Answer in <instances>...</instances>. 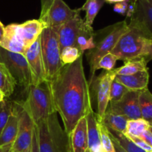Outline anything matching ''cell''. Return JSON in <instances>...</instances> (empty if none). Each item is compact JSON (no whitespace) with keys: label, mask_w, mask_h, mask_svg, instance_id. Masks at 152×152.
<instances>
[{"label":"cell","mask_w":152,"mask_h":152,"mask_svg":"<svg viewBox=\"0 0 152 152\" xmlns=\"http://www.w3.org/2000/svg\"><path fill=\"white\" fill-rule=\"evenodd\" d=\"M80 10L71 9L63 0H52L45 13L40 16L39 19L45 28H59L61 25L80 14Z\"/></svg>","instance_id":"cell-9"},{"label":"cell","mask_w":152,"mask_h":152,"mask_svg":"<svg viewBox=\"0 0 152 152\" xmlns=\"http://www.w3.org/2000/svg\"><path fill=\"white\" fill-rule=\"evenodd\" d=\"M85 24L84 19L77 15L58 28V40L60 51L66 47L77 48V39Z\"/></svg>","instance_id":"cell-13"},{"label":"cell","mask_w":152,"mask_h":152,"mask_svg":"<svg viewBox=\"0 0 152 152\" xmlns=\"http://www.w3.org/2000/svg\"><path fill=\"white\" fill-rule=\"evenodd\" d=\"M151 126H152V125H151Z\"/></svg>","instance_id":"cell-47"},{"label":"cell","mask_w":152,"mask_h":152,"mask_svg":"<svg viewBox=\"0 0 152 152\" xmlns=\"http://www.w3.org/2000/svg\"><path fill=\"white\" fill-rule=\"evenodd\" d=\"M4 99V94H3V93L1 91H0V102H1V101H3Z\"/></svg>","instance_id":"cell-43"},{"label":"cell","mask_w":152,"mask_h":152,"mask_svg":"<svg viewBox=\"0 0 152 152\" xmlns=\"http://www.w3.org/2000/svg\"><path fill=\"white\" fill-rule=\"evenodd\" d=\"M58 28L48 27L40 34V47L44 64L46 81L55 78L63 65L60 59Z\"/></svg>","instance_id":"cell-6"},{"label":"cell","mask_w":152,"mask_h":152,"mask_svg":"<svg viewBox=\"0 0 152 152\" xmlns=\"http://www.w3.org/2000/svg\"><path fill=\"white\" fill-rule=\"evenodd\" d=\"M147 62L142 58L126 61L120 68L114 69L116 75H132L140 71H146Z\"/></svg>","instance_id":"cell-24"},{"label":"cell","mask_w":152,"mask_h":152,"mask_svg":"<svg viewBox=\"0 0 152 152\" xmlns=\"http://www.w3.org/2000/svg\"><path fill=\"white\" fill-rule=\"evenodd\" d=\"M69 152H88V126L86 117L79 120L68 134Z\"/></svg>","instance_id":"cell-14"},{"label":"cell","mask_w":152,"mask_h":152,"mask_svg":"<svg viewBox=\"0 0 152 152\" xmlns=\"http://www.w3.org/2000/svg\"><path fill=\"white\" fill-rule=\"evenodd\" d=\"M140 137L152 148V133L149 129L145 131Z\"/></svg>","instance_id":"cell-38"},{"label":"cell","mask_w":152,"mask_h":152,"mask_svg":"<svg viewBox=\"0 0 152 152\" xmlns=\"http://www.w3.org/2000/svg\"><path fill=\"white\" fill-rule=\"evenodd\" d=\"M129 89L114 79L111 83L109 94V103H114L123 98V96L129 91Z\"/></svg>","instance_id":"cell-30"},{"label":"cell","mask_w":152,"mask_h":152,"mask_svg":"<svg viewBox=\"0 0 152 152\" xmlns=\"http://www.w3.org/2000/svg\"><path fill=\"white\" fill-rule=\"evenodd\" d=\"M108 133H109V132H108ZM109 136H110V138H111V141H112L113 145H114V149H115L116 152H127L124 149V148H123V147L121 146V145L119 143V142L117 140V139H116V138L114 137L111 134L109 133Z\"/></svg>","instance_id":"cell-39"},{"label":"cell","mask_w":152,"mask_h":152,"mask_svg":"<svg viewBox=\"0 0 152 152\" xmlns=\"http://www.w3.org/2000/svg\"><path fill=\"white\" fill-rule=\"evenodd\" d=\"M84 52L82 51L78 48L66 47L60 51V59L63 65H69L77 61L80 56H82Z\"/></svg>","instance_id":"cell-28"},{"label":"cell","mask_w":152,"mask_h":152,"mask_svg":"<svg viewBox=\"0 0 152 152\" xmlns=\"http://www.w3.org/2000/svg\"><path fill=\"white\" fill-rule=\"evenodd\" d=\"M151 1H152V0H151Z\"/></svg>","instance_id":"cell-46"},{"label":"cell","mask_w":152,"mask_h":152,"mask_svg":"<svg viewBox=\"0 0 152 152\" xmlns=\"http://www.w3.org/2000/svg\"><path fill=\"white\" fill-rule=\"evenodd\" d=\"M95 47V32L93 27H90L86 23L77 39V48L84 52L90 50Z\"/></svg>","instance_id":"cell-22"},{"label":"cell","mask_w":152,"mask_h":152,"mask_svg":"<svg viewBox=\"0 0 152 152\" xmlns=\"http://www.w3.org/2000/svg\"><path fill=\"white\" fill-rule=\"evenodd\" d=\"M129 120V119L124 116L105 112L99 123H102L108 131H113L126 134V126Z\"/></svg>","instance_id":"cell-21"},{"label":"cell","mask_w":152,"mask_h":152,"mask_svg":"<svg viewBox=\"0 0 152 152\" xmlns=\"http://www.w3.org/2000/svg\"><path fill=\"white\" fill-rule=\"evenodd\" d=\"M149 129V130L151 131V133H152V126H150L149 129Z\"/></svg>","instance_id":"cell-44"},{"label":"cell","mask_w":152,"mask_h":152,"mask_svg":"<svg viewBox=\"0 0 152 152\" xmlns=\"http://www.w3.org/2000/svg\"><path fill=\"white\" fill-rule=\"evenodd\" d=\"M19 127V115L16 102H13V108L10 116L0 134V146L13 144L16 138Z\"/></svg>","instance_id":"cell-19"},{"label":"cell","mask_w":152,"mask_h":152,"mask_svg":"<svg viewBox=\"0 0 152 152\" xmlns=\"http://www.w3.org/2000/svg\"><path fill=\"white\" fill-rule=\"evenodd\" d=\"M36 126L39 152H69L68 134L59 124L57 112L50 114Z\"/></svg>","instance_id":"cell-3"},{"label":"cell","mask_w":152,"mask_h":152,"mask_svg":"<svg viewBox=\"0 0 152 152\" xmlns=\"http://www.w3.org/2000/svg\"><path fill=\"white\" fill-rule=\"evenodd\" d=\"M16 82L5 65L0 62V91L4 97H9L13 94L16 86Z\"/></svg>","instance_id":"cell-23"},{"label":"cell","mask_w":152,"mask_h":152,"mask_svg":"<svg viewBox=\"0 0 152 152\" xmlns=\"http://www.w3.org/2000/svg\"><path fill=\"white\" fill-rule=\"evenodd\" d=\"M129 5V0L127 1H122V2L116 3L114 6V10L116 13H118L120 14L125 15L127 13L128 8Z\"/></svg>","instance_id":"cell-35"},{"label":"cell","mask_w":152,"mask_h":152,"mask_svg":"<svg viewBox=\"0 0 152 152\" xmlns=\"http://www.w3.org/2000/svg\"><path fill=\"white\" fill-rule=\"evenodd\" d=\"M88 126V146L89 152H104L99 122L94 110L86 115Z\"/></svg>","instance_id":"cell-15"},{"label":"cell","mask_w":152,"mask_h":152,"mask_svg":"<svg viewBox=\"0 0 152 152\" xmlns=\"http://www.w3.org/2000/svg\"><path fill=\"white\" fill-rule=\"evenodd\" d=\"M0 62L4 64L16 84L25 89L33 85V77L25 55L13 53L0 47Z\"/></svg>","instance_id":"cell-7"},{"label":"cell","mask_w":152,"mask_h":152,"mask_svg":"<svg viewBox=\"0 0 152 152\" xmlns=\"http://www.w3.org/2000/svg\"><path fill=\"white\" fill-rule=\"evenodd\" d=\"M28 91L26 101L22 103L34 124L37 125L50 114L56 112L48 82L37 86L31 85Z\"/></svg>","instance_id":"cell-5"},{"label":"cell","mask_w":152,"mask_h":152,"mask_svg":"<svg viewBox=\"0 0 152 152\" xmlns=\"http://www.w3.org/2000/svg\"><path fill=\"white\" fill-rule=\"evenodd\" d=\"M151 39L140 24L131 19L128 29L120 37L111 53L125 62L140 59L143 56L147 43Z\"/></svg>","instance_id":"cell-2"},{"label":"cell","mask_w":152,"mask_h":152,"mask_svg":"<svg viewBox=\"0 0 152 152\" xmlns=\"http://www.w3.org/2000/svg\"><path fill=\"white\" fill-rule=\"evenodd\" d=\"M17 103L19 127L11 152H31L34 123L23 103Z\"/></svg>","instance_id":"cell-8"},{"label":"cell","mask_w":152,"mask_h":152,"mask_svg":"<svg viewBox=\"0 0 152 152\" xmlns=\"http://www.w3.org/2000/svg\"><path fill=\"white\" fill-rule=\"evenodd\" d=\"M139 105L143 120L152 125V94L148 88L141 91L139 96Z\"/></svg>","instance_id":"cell-26"},{"label":"cell","mask_w":152,"mask_h":152,"mask_svg":"<svg viewBox=\"0 0 152 152\" xmlns=\"http://www.w3.org/2000/svg\"><path fill=\"white\" fill-rule=\"evenodd\" d=\"M131 19L140 24L152 39V1L134 0V11Z\"/></svg>","instance_id":"cell-18"},{"label":"cell","mask_w":152,"mask_h":152,"mask_svg":"<svg viewBox=\"0 0 152 152\" xmlns=\"http://www.w3.org/2000/svg\"><path fill=\"white\" fill-rule=\"evenodd\" d=\"M13 108V102L4 99L0 102V134L5 126Z\"/></svg>","instance_id":"cell-31"},{"label":"cell","mask_w":152,"mask_h":152,"mask_svg":"<svg viewBox=\"0 0 152 152\" xmlns=\"http://www.w3.org/2000/svg\"><path fill=\"white\" fill-rule=\"evenodd\" d=\"M105 2L109 3V4H116V3L118 2H122V1H127V0H105Z\"/></svg>","instance_id":"cell-42"},{"label":"cell","mask_w":152,"mask_h":152,"mask_svg":"<svg viewBox=\"0 0 152 152\" xmlns=\"http://www.w3.org/2000/svg\"><path fill=\"white\" fill-rule=\"evenodd\" d=\"M4 26L3 25V24L1 23V22L0 21V42L2 40L3 37H4Z\"/></svg>","instance_id":"cell-41"},{"label":"cell","mask_w":152,"mask_h":152,"mask_svg":"<svg viewBox=\"0 0 152 152\" xmlns=\"http://www.w3.org/2000/svg\"><path fill=\"white\" fill-rule=\"evenodd\" d=\"M105 3V0H86L85 4L80 8V11H86L84 21L86 25L92 27L96 15Z\"/></svg>","instance_id":"cell-25"},{"label":"cell","mask_w":152,"mask_h":152,"mask_svg":"<svg viewBox=\"0 0 152 152\" xmlns=\"http://www.w3.org/2000/svg\"><path fill=\"white\" fill-rule=\"evenodd\" d=\"M12 146H13V144L0 146V152H11Z\"/></svg>","instance_id":"cell-40"},{"label":"cell","mask_w":152,"mask_h":152,"mask_svg":"<svg viewBox=\"0 0 152 152\" xmlns=\"http://www.w3.org/2000/svg\"><path fill=\"white\" fill-rule=\"evenodd\" d=\"M16 27L27 48L38 39L42 31L45 28L44 23L39 19L28 20L22 24L16 23Z\"/></svg>","instance_id":"cell-17"},{"label":"cell","mask_w":152,"mask_h":152,"mask_svg":"<svg viewBox=\"0 0 152 152\" xmlns=\"http://www.w3.org/2000/svg\"><path fill=\"white\" fill-rule=\"evenodd\" d=\"M132 142L134 144H136L138 147L141 148L142 149L145 150L147 152H152V148L150 145H148L146 142L144 140H142L140 137H138L132 136V135L129 134H126Z\"/></svg>","instance_id":"cell-34"},{"label":"cell","mask_w":152,"mask_h":152,"mask_svg":"<svg viewBox=\"0 0 152 152\" xmlns=\"http://www.w3.org/2000/svg\"><path fill=\"white\" fill-rule=\"evenodd\" d=\"M101 131V138H102V144L104 152H116L114 145L110 138L108 131L103 125L99 123Z\"/></svg>","instance_id":"cell-33"},{"label":"cell","mask_w":152,"mask_h":152,"mask_svg":"<svg viewBox=\"0 0 152 152\" xmlns=\"http://www.w3.org/2000/svg\"><path fill=\"white\" fill-rule=\"evenodd\" d=\"M88 152H89V151H88Z\"/></svg>","instance_id":"cell-45"},{"label":"cell","mask_w":152,"mask_h":152,"mask_svg":"<svg viewBox=\"0 0 152 152\" xmlns=\"http://www.w3.org/2000/svg\"><path fill=\"white\" fill-rule=\"evenodd\" d=\"M141 91H129L121 99L109 103L105 112L124 116L129 120L142 118L139 105V96Z\"/></svg>","instance_id":"cell-10"},{"label":"cell","mask_w":152,"mask_h":152,"mask_svg":"<svg viewBox=\"0 0 152 152\" xmlns=\"http://www.w3.org/2000/svg\"><path fill=\"white\" fill-rule=\"evenodd\" d=\"M150 126L151 125L142 118L137 119V120H129L126 126V134L140 137L145 131L149 129Z\"/></svg>","instance_id":"cell-27"},{"label":"cell","mask_w":152,"mask_h":152,"mask_svg":"<svg viewBox=\"0 0 152 152\" xmlns=\"http://www.w3.org/2000/svg\"><path fill=\"white\" fill-rule=\"evenodd\" d=\"M25 56L32 74L33 85L37 86L45 82V73L40 47V36L27 49Z\"/></svg>","instance_id":"cell-12"},{"label":"cell","mask_w":152,"mask_h":152,"mask_svg":"<svg viewBox=\"0 0 152 152\" xmlns=\"http://www.w3.org/2000/svg\"><path fill=\"white\" fill-rule=\"evenodd\" d=\"M118 60V58L111 53H108L102 56L100 60L98 62L96 70L104 69L107 71H110L114 70V66L116 65V62Z\"/></svg>","instance_id":"cell-32"},{"label":"cell","mask_w":152,"mask_h":152,"mask_svg":"<svg viewBox=\"0 0 152 152\" xmlns=\"http://www.w3.org/2000/svg\"><path fill=\"white\" fill-rule=\"evenodd\" d=\"M55 108L62 118L65 132L69 134L80 119L93 110L90 84L86 80L83 56L62 66L48 82Z\"/></svg>","instance_id":"cell-1"},{"label":"cell","mask_w":152,"mask_h":152,"mask_svg":"<svg viewBox=\"0 0 152 152\" xmlns=\"http://www.w3.org/2000/svg\"><path fill=\"white\" fill-rule=\"evenodd\" d=\"M127 29L128 23L126 20H124L104 28L102 31L103 34L99 36V39L95 36V47L86 53V57L90 65L91 70V81L89 84L94 80V76L97 71L96 67L99 61L105 54L111 53L120 37Z\"/></svg>","instance_id":"cell-4"},{"label":"cell","mask_w":152,"mask_h":152,"mask_svg":"<svg viewBox=\"0 0 152 152\" xmlns=\"http://www.w3.org/2000/svg\"><path fill=\"white\" fill-rule=\"evenodd\" d=\"M115 76L114 70L103 71L96 80L92 81V83H94V91L97 102L96 115L99 122L102 120L109 104L110 88Z\"/></svg>","instance_id":"cell-11"},{"label":"cell","mask_w":152,"mask_h":152,"mask_svg":"<svg viewBox=\"0 0 152 152\" xmlns=\"http://www.w3.org/2000/svg\"><path fill=\"white\" fill-rule=\"evenodd\" d=\"M114 79L130 91H142L148 88L149 74L146 70L132 75H116Z\"/></svg>","instance_id":"cell-20"},{"label":"cell","mask_w":152,"mask_h":152,"mask_svg":"<svg viewBox=\"0 0 152 152\" xmlns=\"http://www.w3.org/2000/svg\"><path fill=\"white\" fill-rule=\"evenodd\" d=\"M142 58L145 59L147 63L149 61L152 60V39L148 40L146 48H145V52H144V54Z\"/></svg>","instance_id":"cell-37"},{"label":"cell","mask_w":152,"mask_h":152,"mask_svg":"<svg viewBox=\"0 0 152 152\" xmlns=\"http://www.w3.org/2000/svg\"><path fill=\"white\" fill-rule=\"evenodd\" d=\"M0 47L13 53L25 54L27 47L16 30V23L4 27V34L0 42Z\"/></svg>","instance_id":"cell-16"},{"label":"cell","mask_w":152,"mask_h":152,"mask_svg":"<svg viewBox=\"0 0 152 152\" xmlns=\"http://www.w3.org/2000/svg\"><path fill=\"white\" fill-rule=\"evenodd\" d=\"M31 152H39V148L38 143V135H37V127L34 124V132H33V138H32V143H31Z\"/></svg>","instance_id":"cell-36"},{"label":"cell","mask_w":152,"mask_h":152,"mask_svg":"<svg viewBox=\"0 0 152 152\" xmlns=\"http://www.w3.org/2000/svg\"><path fill=\"white\" fill-rule=\"evenodd\" d=\"M108 132L117 139L119 143L121 145V146L127 152H147L145 150L138 147L136 144L134 143L124 134L113 132V131H108Z\"/></svg>","instance_id":"cell-29"}]
</instances>
